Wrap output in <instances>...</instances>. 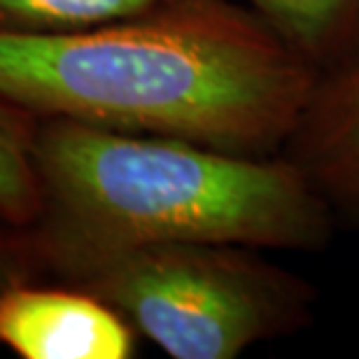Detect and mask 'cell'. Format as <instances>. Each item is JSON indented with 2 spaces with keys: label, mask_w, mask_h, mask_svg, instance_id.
Instances as JSON below:
<instances>
[{
  "label": "cell",
  "mask_w": 359,
  "mask_h": 359,
  "mask_svg": "<svg viewBox=\"0 0 359 359\" xmlns=\"http://www.w3.org/2000/svg\"><path fill=\"white\" fill-rule=\"evenodd\" d=\"M318 75L233 0H173L82 31H0L7 103L241 154L283 152Z\"/></svg>",
  "instance_id": "obj_1"
},
{
  "label": "cell",
  "mask_w": 359,
  "mask_h": 359,
  "mask_svg": "<svg viewBox=\"0 0 359 359\" xmlns=\"http://www.w3.org/2000/svg\"><path fill=\"white\" fill-rule=\"evenodd\" d=\"M35 163L63 266L159 243L320 252L336 231L332 208L283 154L49 119Z\"/></svg>",
  "instance_id": "obj_2"
},
{
  "label": "cell",
  "mask_w": 359,
  "mask_h": 359,
  "mask_svg": "<svg viewBox=\"0 0 359 359\" xmlns=\"http://www.w3.org/2000/svg\"><path fill=\"white\" fill-rule=\"evenodd\" d=\"M66 269L173 359H236L306 329L318 304V290L266 250L229 243L138 245Z\"/></svg>",
  "instance_id": "obj_3"
},
{
  "label": "cell",
  "mask_w": 359,
  "mask_h": 359,
  "mask_svg": "<svg viewBox=\"0 0 359 359\" xmlns=\"http://www.w3.org/2000/svg\"><path fill=\"white\" fill-rule=\"evenodd\" d=\"M135 329L87 290L17 287L0 297V343L21 359H128Z\"/></svg>",
  "instance_id": "obj_4"
},
{
  "label": "cell",
  "mask_w": 359,
  "mask_h": 359,
  "mask_svg": "<svg viewBox=\"0 0 359 359\" xmlns=\"http://www.w3.org/2000/svg\"><path fill=\"white\" fill-rule=\"evenodd\" d=\"M332 208L359 224V47L322 70L283 152Z\"/></svg>",
  "instance_id": "obj_5"
},
{
  "label": "cell",
  "mask_w": 359,
  "mask_h": 359,
  "mask_svg": "<svg viewBox=\"0 0 359 359\" xmlns=\"http://www.w3.org/2000/svg\"><path fill=\"white\" fill-rule=\"evenodd\" d=\"M294 52L322 70L359 47V0H245Z\"/></svg>",
  "instance_id": "obj_6"
},
{
  "label": "cell",
  "mask_w": 359,
  "mask_h": 359,
  "mask_svg": "<svg viewBox=\"0 0 359 359\" xmlns=\"http://www.w3.org/2000/svg\"><path fill=\"white\" fill-rule=\"evenodd\" d=\"M28 112L0 98V215L26 224L45 208Z\"/></svg>",
  "instance_id": "obj_7"
},
{
  "label": "cell",
  "mask_w": 359,
  "mask_h": 359,
  "mask_svg": "<svg viewBox=\"0 0 359 359\" xmlns=\"http://www.w3.org/2000/svg\"><path fill=\"white\" fill-rule=\"evenodd\" d=\"M173 0H0V31L63 33L110 24Z\"/></svg>",
  "instance_id": "obj_8"
}]
</instances>
